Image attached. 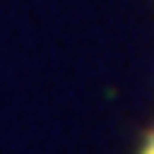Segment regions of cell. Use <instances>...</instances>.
<instances>
[{"label":"cell","mask_w":154,"mask_h":154,"mask_svg":"<svg viewBox=\"0 0 154 154\" xmlns=\"http://www.w3.org/2000/svg\"><path fill=\"white\" fill-rule=\"evenodd\" d=\"M142 154H154V129L148 132V138H145V145H142Z\"/></svg>","instance_id":"1"}]
</instances>
